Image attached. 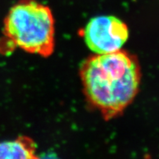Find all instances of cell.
<instances>
[{
    "label": "cell",
    "mask_w": 159,
    "mask_h": 159,
    "mask_svg": "<svg viewBox=\"0 0 159 159\" xmlns=\"http://www.w3.org/2000/svg\"><path fill=\"white\" fill-rule=\"evenodd\" d=\"M85 42L95 54H108L122 49L128 41L129 30L124 21L113 16L91 19L83 31Z\"/></svg>",
    "instance_id": "3957f363"
},
{
    "label": "cell",
    "mask_w": 159,
    "mask_h": 159,
    "mask_svg": "<svg viewBox=\"0 0 159 159\" xmlns=\"http://www.w3.org/2000/svg\"><path fill=\"white\" fill-rule=\"evenodd\" d=\"M80 74L87 99L105 120L122 114L138 94L139 61L122 49L89 57L81 65Z\"/></svg>",
    "instance_id": "6da1fadb"
},
{
    "label": "cell",
    "mask_w": 159,
    "mask_h": 159,
    "mask_svg": "<svg viewBox=\"0 0 159 159\" xmlns=\"http://www.w3.org/2000/svg\"><path fill=\"white\" fill-rule=\"evenodd\" d=\"M4 35L12 47L49 56L55 47V21L52 11L34 0L20 2L5 18Z\"/></svg>",
    "instance_id": "7a4b0ae2"
},
{
    "label": "cell",
    "mask_w": 159,
    "mask_h": 159,
    "mask_svg": "<svg viewBox=\"0 0 159 159\" xmlns=\"http://www.w3.org/2000/svg\"><path fill=\"white\" fill-rule=\"evenodd\" d=\"M36 144L27 136H19L12 141L0 142V159L35 158Z\"/></svg>",
    "instance_id": "277c9868"
}]
</instances>
